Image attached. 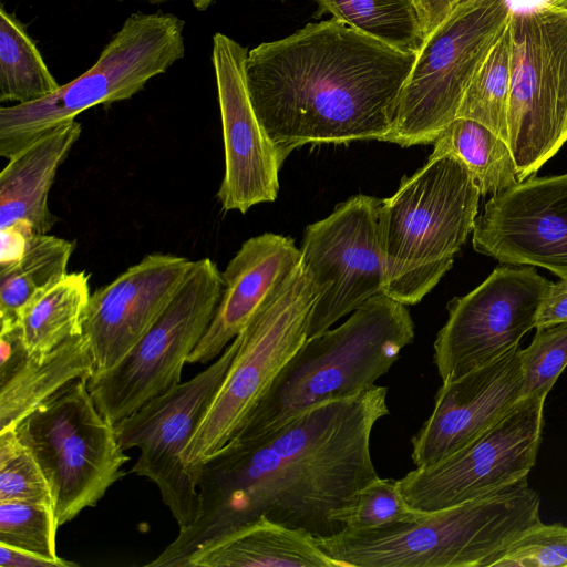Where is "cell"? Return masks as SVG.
I'll return each instance as SVG.
<instances>
[{
	"label": "cell",
	"mask_w": 567,
	"mask_h": 567,
	"mask_svg": "<svg viewBox=\"0 0 567 567\" xmlns=\"http://www.w3.org/2000/svg\"><path fill=\"white\" fill-rule=\"evenodd\" d=\"M386 395V386L373 384L266 432L235 434L190 471L196 519L145 566L183 567L199 547L260 516L315 537L341 532L332 512L379 477L370 440L389 414Z\"/></svg>",
	"instance_id": "1"
},
{
	"label": "cell",
	"mask_w": 567,
	"mask_h": 567,
	"mask_svg": "<svg viewBox=\"0 0 567 567\" xmlns=\"http://www.w3.org/2000/svg\"><path fill=\"white\" fill-rule=\"evenodd\" d=\"M415 59L334 18L248 51L250 101L280 165L309 143L384 142Z\"/></svg>",
	"instance_id": "2"
},
{
	"label": "cell",
	"mask_w": 567,
	"mask_h": 567,
	"mask_svg": "<svg viewBox=\"0 0 567 567\" xmlns=\"http://www.w3.org/2000/svg\"><path fill=\"white\" fill-rule=\"evenodd\" d=\"M540 497L527 480L411 520L315 537L341 567H492L540 523Z\"/></svg>",
	"instance_id": "3"
},
{
	"label": "cell",
	"mask_w": 567,
	"mask_h": 567,
	"mask_svg": "<svg viewBox=\"0 0 567 567\" xmlns=\"http://www.w3.org/2000/svg\"><path fill=\"white\" fill-rule=\"evenodd\" d=\"M413 339L406 306L384 292L373 296L339 327L308 338L235 434H259L318 404L360 394Z\"/></svg>",
	"instance_id": "4"
},
{
	"label": "cell",
	"mask_w": 567,
	"mask_h": 567,
	"mask_svg": "<svg viewBox=\"0 0 567 567\" xmlns=\"http://www.w3.org/2000/svg\"><path fill=\"white\" fill-rule=\"evenodd\" d=\"M480 189L451 155L429 156L378 208L383 292L408 306L420 302L452 268L473 233Z\"/></svg>",
	"instance_id": "5"
},
{
	"label": "cell",
	"mask_w": 567,
	"mask_h": 567,
	"mask_svg": "<svg viewBox=\"0 0 567 567\" xmlns=\"http://www.w3.org/2000/svg\"><path fill=\"white\" fill-rule=\"evenodd\" d=\"M184 28L173 13L130 14L80 76L41 100L0 109V155L9 159L83 111L135 95L184 58Z\"/></svg>",
	"instance_id": "6"
},
{
	"label": "cell",
	"mask_w": 567,
	"mask_h": 567,
	"mask_svg": "<svg viewBox=\"0 0 567 567\" xmlns=\"http://www.w3.org/2000/svg\"><path fill=\"white\" fill-rule=\"evenodd\" d=\"M315 300L312 282L299 261L238 334L231 364L183 455L188 473L235 435L306 342Z\"/></svg>",
	"instance_id": "7"
},
{
	"label": "cell",
	"mask_w": 567,
	"mask_h": 567,
	"mask_svg": "<svg viewBox=\"0 0 567 567\" xmlns=\"http://www.w3.org/2000/svg\"><path fill=\"white\" fill-rule=\"evenodd\" d=\"M514 11L508 0H462L456 6L416 54L384 142L433 144L456 118L471 80Z\"/></svg>",
	"instance_id": "8"
},
{
	"label": "cell",
	"mask_w": 567,
	"mask_h": 567,
	"mask_svg": "<svg viewBox=\"0 0 567 567\" xmlns=\"http://www.w3.org/2000/svg\"><path fill=\"white\" fill-rule=\"evenodd\" d=\"M87 381L71 383L14 427L49 482L59 526L94 507L125 476L122 467L130 460Z\"/></svg>",
	"instance_id": "9"
},
{
	"label": "cell",
	"mask_w": 567,
	"mask_h": 567,
	"mask_svg": "<svg viewBox=\"0 0 567 567\" xmlns=\"http://www.w3.org/2000/svg\"><path fill=\"white\" fill-rule=\"evenodd\" d=\"M507 144L517 179L567 142V9L543 3L512 17Z\"/></svg>",
	"instance_id": "10"
},
{
	"label": "cell",
	"mask_w": 567,
	"mask_h": 567,
	"mask_svg": "<svg viewBox=\"0 0 567 567\" xmlns=\"http://www.w3.org/2000/svg\"><path fill=\"white\" fill-rule=\"evenodd\" d=\"M223 289L221 271L212 259L193 262L140 341L113 368L89 379V391L104 417L116 424L181 383L183 367L207 331Z\"/></svg>",
	"instance_id": "11"
},
{
	"label": "cell",
	"mask_w": 567,
	"mask_h": 567,
	"mask_svg": "<svg viewBox=\"0 0 567 567\" xmlns=\"http://www.w3.org/2000/svg\"><path fill=\"white\" fill-rule=\"evenodd\" d=\"M238 344L237 336L205 370L114 424L123 450H140L131 472L155 483L179 529L193 524L199 507L197 484L183 455L217 394Z\"/></svg>",
	"instance_id": "12"
},
{
	"label": "cell",
	"mask_w": 567,
	"mask_h": 567,
	"mask_svg": "<svg viewBox=\"0 0 567 567\" xmlns=\"http://www.w3.org/2000/svg\"><path fill=\"white\" fill-rule=\"evenodd\" d=\"M545 394L524 398L457 452L399 480L406 502L423 512L472 501L527 480L542 442Z\"/></svg>",
	"instance_id": "13"
},
{
	"label": "cell",
	"mask_w": 567,
	"mask_h": 567,
	"mask_svg": "<svg viewBox=\"0 0 567 567\" xmlns=\"http://www.w3.org/2000/svg\"><path fill=\"white\" fill-rule=\"evenodd\" d=\"M381 199L359 194L306 227L300 262L316 300L308 338L330 329L367 300L383 292L384 269L378 234Z\"/></svg>",
	"instance_id": "14"
},
{
	"label": "cell",
	"mask_w": 567,
	"mask_h": 567,
	"mask_svg": "<svg viewBox=\"0 0 567 567\" xmlns=\"http://www.w3.org/2000/svg\"><path fill=\"white\" fill-rule=\"evenodd\" d=\"M551 281L533 266H498L474 290L447 303L434 341L442 381L453 380L518 349Z\"/></svg>",
	"instance_id": "15"
},
{
	"label": "cell",
	"mask_w": 567,
	"mask_h": 567,
	"mask_svg": "<svg viewBox=\"0 0 567 567\" xmlns=\"http://www.w3.org/2000/svg\"><path fill=\"white\" fill-rule=\"evenodd\" d=\"M472 234L478 254L567 277V173L533 175L493 195Z\"/></svg>",
	"instance_id": "16"
},
{
	"label": "cell",
	"mask_w": 567,
	"mask_h": 567,
	"mask_svg": "<svg viewBox=\"0 0 567 567\" xmlns=\"http://www.w3.org/2000/svg\"><path fill=\"white\" fill-rule=\"evenodd\" d=\"M247 55V48L230 37L214 34L212 61L225 150V174L217 198L224 210L243 214L277 198L281 168L250 101L245 70Z\"/></svg>",
	"instance_id": "17"
},
{
	"label": "cell",
	"mask_w": 567,
	"mask_h": 567,
	"mask_svg": "<svg viewBox=\"0 0 567 567\" xmlns=\"http://www.w3.org/2000/svg\"><path fill=\"white\" fill-rule=\"evenodd\" d=\"M193 262L186 257L148 254L91 295L83 333L92 352L93 375L113 368L140 341Z\"/></svg>",
	"instance_id": "18"
},
{
	"label": "cell",
	"mask_w": 567,
	"mask_h": 567,
	"mask_svg": "<svg viewBox=\"0 0 567 567\" xmlns=\"http://www.w3.org/2000/svg\"><path fill=\"white\" fill-rule=\"evenodd\" d=\"M519 348L443 381L427 420L411 440L416 466L442 461L492 427L523 399Z\"/></svg>",
	"instance_id": "19"
},
{
	"label": "cell",
	"mask_w": 567,
	"mask_h": 567,
	"mask_svg": "<svg viewBox=\"0 0 567 567\" xmlns=\"http://www.w3.org/2000/svg\"><path fill=\"white\" fill-rule=\"evenodd\" d=\"M299 261L300 249L290 237L265 233L243 243L221 272L219 303L187 363L216 360Z\"/></svg>",
	"instance_id": "20"
},
{
	"label": "cell",
	"mask_w": 567,
	"mask_h": 567,
	"mask_svg": "<svg viewBox=\"0 0 567 567\" xmlns=\"http://www.w3.org/2000/svg\"><path fill=\"white\" fill-rule=\"evenodd\" d=\"M0 431L16 427L60 391L94 373L84 333L42 358L28 357L19 339L0 340Z\"/></svg>",
	"instance_id": "21"
},
{
	"label": "cell",
	"mask_w": 567,
	"mask_h": 567,
	"mask_svg": "<svg viewBox=\"0 0 567 567\" xmlns=\"http://www.w3.org/2000/svg\"><path fill=\"white\" fill-rule=\"evenodd\" d=\"M81 132V123L68 122L8 159L0 174V229L24 221L34 234L51 230L58 218L48 206L49 190Z\"/></svg>",
	"instance_id": "22"
},
{
	"label": "cell",
	"mask_w": 567,
	"mask_h": 567,
	"mask_svg": "<svg viewBox=\"0 0 567 567\" xmlns=\"http://www.w3.org/2000/svg\"><path fill=\"white\" fill-rule=\"evenodd\" d=\"M183 567H341L309 533L265 516L199 547Z\"/></svg>",
	"instance_id": "23"
},
{
	"label": "cell",
	"mask_w": 567,
	"mask_h": 567,
	"mask_svg": "<svg viewBox=\"0 0 567 567\" xmlns=\"http://www.w3.org/2000/svg\"><path fill=\"white\" fill-rule=\"evenodd\" d=\"M90 275L68 272L38 293L14 321L28 357L42 358L83 333L90 303Z\"/></svg>",
	"instance_id": "24"
},
{
	"label": "cell",
	"mask_w": 567,
	"mask_h": 567,
	"mask_svg": "<svg viewBox=\"0 0 567 567\" xmlns=\"http://www.w3.org/2000/svg\"><path fill=\"white\" fill-rule=\"evenodd\" d=\"M433 146L430 156L451 155L468 168L481 195H495L518 183L507 142L476 121L456 117Z\"/></svg>",
	"instance_id": "25"
},
{
	"label": "cell",
	"mask_w": 567,
	"mask_h": 567,
	"mask_svg": "<svg viewBox=\"0 0 567 567\" xmlns=\"http://www.w3.org/2000/svg\"><path fill=\"white\" fill-rule=\"evenodd\" d=\"M74 248V241L56 236H30L21 257L0 267L1 323L14 322L38 293L68 274Z\"/></svg>",
	"instance_id": "26"
},
{
	"label": "cell",
	"mask_w": 567,
	"mask_h": 567,
	"mask_svg": "<svg viewBox=\"0 0 567 567\" xmlns=\"http://www.w3.org/2000/svg\"><path fill=\"white\" fill-rule=\"evenodd\" d=\"M61 85L45 64L25 25L0 8V101L30 103Z\"/></svg>",
	"instance_id": "27"
},
{
	"label": "cell",
	"mask_w": 567,
	"mask_h": 567,
	"mask_svg": "<svg viewBox=\"0 0 567 567\" xmlns=\"http://www.w3.org/2000/svg\"><path fill=\"white\" fill-rule=\"evenodd\" d=\"M320 13L388 44L417 54L424 34L412 0H316Z\"/></svg>",
	"instance_id": "28"
},
{
	"label": "cell",
	"mask_w": 567,
	"mask_h": 567,
	"mask_svg": "<svg viewBox=\"0 0 567 567\" xmlns=\"http://www.w3.org/2000/svg\"><path fill=\"white\" fill-rule=\"evenodd\" d=\"M511 58L512 18L471 80L456 116L485 125L506 142Z\"/></svg>",
	"instance_id": "29"
},
{
	"label": "cell",
	"mask_w": 567,
	"mask_h": 567,
	"mask_svg": "<svg viewBox=\"0 0 567 567\" xmlns=\"http://www.w3.org/2000/svg\"><path fill=\"white\" fill-rule=\"evenodd\" d=\"M410 506L399 480L378 477L359 489L331 518L349 530H370L414 519L422 514Z\"/></svg>",
	"instance_id": "30"
},
{
	"label": "cell",
	"mask_w": 567,
	"mask_h": 567,
	"mask_svg": "<svg viewBox=\"0 0 567 567\" xmlns=\"http://www.w3.org/2000/svg\"><path fill=\"white\" fill-rule=\"evenodd\" d=\"M4 501L53 506L49 482L14 427L0 431V502Z\"/></svg>",
	"instance_id": "31"
},
{
	"label": "cell",
	"mask_w": 567,
	"mask_h": 567,
	"mask_svg": "<svg viewBox=\"0 0 567 567\" xmlns=\"http://www.w3.org/2000/svg\"><path fill=\"white\" fill-rule=\"evenodd\" d=\"M59 525L53 506L25 501L0 502V543L51 559L56 554Z\"/></svg>",
	"instance_id": "32"
},
{
	"label": "cell",
	"mask_w": 567,
	"mask_h": 567,
	"mask_svg": "<svg viewBox=\"0 0 567 567\" xmlns=\"http://www.w3.org/2000/svg\"><path fill=\"white\" fill-rule=\"evenodd\" d=\"M523 396L547 395L567 367V323L536 329L530 344L519 350Z\"/></svg>",
	"instance_id": "33"
},
{
	"label": "cell",
	"mask_w": 567,
	"mask_h": 567,
	"mask_svg": "<svg viewBox=\"0 0 567 567\" xmlns=\"http://www.w3.org/2000/svg\"><path fill=\"white\" fill-rule=\"evenodd\" d=\"M492 567H567V527L536 524L515 539Z\"/></svg>",
	"instance_id": "34"
},
{
	"label": "cell",
	"mask_w": 567,
	"mask_h": 567,
	"mask_svg": "<svg viewBox=\"0 0 567 567\" xmlns=\"http://www.w3.org/2000/svg\"><path fill=\"white\" fill-rule=\"evenodd\" d=\"M567 323V277L551 282L538 306L535 328Z\"/></svg>",
	"instance_id": "35"
},
{
	"label": "cell",
	"mask_w": 567,
	"mask_h": 567,
	"mask_svg": "<svg viewBox=\"0 0 567 567\" xmlns=\"http://www.w3.org/2000/svg\"><path fill=\"white\" fill-rule=\"evenodd\" d=\"M1 567H74L78 564L60 559H51L33 551L20 549L0 543Z\"/></svg>",
	"instance_id": "36"
},
{
	"label": "cell",
	"mask_w": 567,
	"mask_h": 567,
	"mask_svg": "<svg viewBox=\"0 0 567 567\" xmlns=\"http://www.w3.org/2000/svg\"><path fill=\"white\" fill-rule=\"evenodd\" d=\"M462 0H412L424 38L430 35ZM425 40V39H424Z\"/></svg>",
	"instance_id": "37"
},
{
	"label": "cell",
	"mask_w": 567,
	"mask_h": 567,
	"mask_svg": "<svg viewBox=\"0 0 567 567\" xmlns=\"http://www.w3.org/2000/svg\"><path fill=\"white\" fill-rule=\"evenodd\" d=\"M116 1H128V0H116ZM133 1H145L151 3L165 2L169 0H133ZM193 7L199 11H205L214 2V0H189Z\"/></svg>",
	"instance_id": "38"
},
{
	"label": "cell",
	"mask_w": 567,
	"mask_h": 567,
	"mask_svg": "<svg viewBox=\"0 0 567 567\" xmlns=\"http://www.w3.org/2000/svg\"><path fill=\"white\" fill-rule=\"evenodd\" d=\"M545 3L567 9V0H545Z\"/></svg>",
	"instance_id": "39"
}]
</instances>
